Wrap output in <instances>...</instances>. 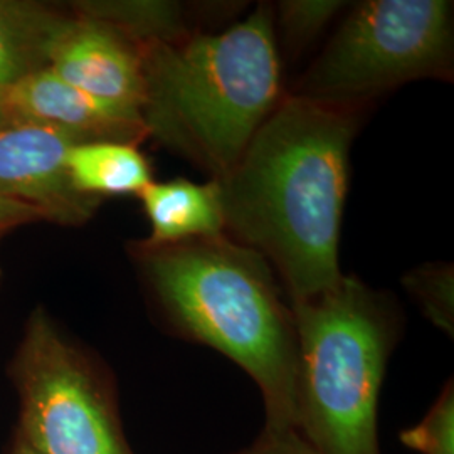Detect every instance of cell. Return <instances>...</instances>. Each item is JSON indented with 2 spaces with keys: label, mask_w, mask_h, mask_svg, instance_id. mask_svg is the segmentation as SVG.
<instances>
[{
  "label": "cell",
  "mask_w": 454,
  "mask_h": 454,
  "mask_svg": "<svg viewBox=\"0 0 454 454\" xmlns=\"http://www.w3.org/2000/svg\"><path fill=\"white\" fill-rule=\"evenodd\" d=\"M356 103L281 98L217 180L226 234L271 264L290 305L340 281L339 243Z\"/></svg>",
  "instance_id": "obj_1"
},
{
  "label": "cell",
  "mask_w": 454,
  "mask_h": 454,
  "mask_svg": "<svg viewBox=\"0 0 454 454\" xmlns=\"http://www.w3.org/2000/svg\"><path fill=\"white\" fill-rule=\"evenodd\" d=\"M133 253L168 322L251 375L266 427L296 429L294 315L264 256L227 234L165 246L138 241Z\"/></svg>",
  "instance_id": "obj_2"
},
{
  "label": "cell",
  "mask_w": 454,
  "mask_h": 454,
  "mask_svg": "<svg viewBox=\"0 0 454 454\" xmlns=\"http://www.w3.org/2000/svg\"><path fill=\"white\" fill-rule=\"evenodd\" d=\"M148 137L221 179L279 103L273 9L217 34L142 43Z\"/></svg>",
  "instance_id": "obj_3"
},
{
  "label": "cell",
  "mask_w": 454,
  "mask_h": 454,
  "mask_svg": "<svg viewBox=\"0 0 454 454\" xmlns=\"http://www.w3.org/2000/svg\"><path fill=\"white\" fill-rule=\"evenodd\" d=\"M298 337L296 429L322 454H380L377 406L395 322L356 276L290 305Z\"/></svg>",
  "instance_id": "obj_4"
},
{
  "label": "cell",
  "mask_w": 454,
  "mask_h": 454,
  "mask_svg": "<svg viewBox=\"0 0 454 454\" xmlns=\"http://www.w3.org/2000/svg\"><path fill=\"white\" fill-rule=\"evenodd\" d=\"M451 5L446 0L360 2L301 78L296 95L356 103L414 80H448Z\"/></svg>",
  "instance_id": "obj_5"
},
{
  "label": "cell",
  "mask_w": 454,
  "mask_h": 454,
  "mask_svg": "<svg viewBox=\"0 0 454 454\" xmlns=\"http://www.w3.org/2000/svg\"><path fill=\"white\" fill-rule=\"evenodd\" d=\"M24 442L39 454H131L108 389L48 313L27 320L14 360Z\"/></svg>",
  "instance_id": "obj_6"
},
{
  "label": "cell",
  "mask_w": 454,
  "mask_h": 454,
  "mask_svg": "<svg viewBox=\"0 0 454 454\" xmlns=\"http://www.w3.org/2000/svg\"><path fill=\"white\" fill-rule=\"evenodd\" d=\"M71 131L34 121L0 129V197L22 202L43 221L61 226L88 223L99 202L80 194L67 176L66 157L82 144Z\"/></svg>",
  "instance_id": "obj_7"
},
{
  "label": "cell",
  "mask_w": 454,
  "mask_h": 454,
  "mask_svg": "<svg viewBox=\"0 0 454 454\" xmlns=\"http://www.w3.org/2000/svg\"><path fill=\"white\" fill-rule=\"evenodd\" d=\"M48 67L84 93L142 114V43L112 24L74 9L49 49Z\"/></svg>",
  "instance_id": "obj_8"
},
{
  "label": "cell",
  "mask_w": 454,
  "mask_h": 454,
  "mask_svg": "<svg viewBox=\"0 0 454 454\" xmlns=\"http://www.w3.org/2000/svg\"><path fill=\"white\" fill-rule=\"evenodd\" d=\"M14 121H34L78 135L84 142L114 140L140 144L148 137L144 118L91 97L65 82L51 67L5 88Z\"/></svg>",
  "instance_id": "obj_9"
},
{
  "label": "cell",
  "mask_w": 454,
  "mask_h": 454,
  "mask_svg": "<svg viewBox=\"0 0 454 454\" xmlns=\"http://www.w3.org/2000/svg\"><path fill=\"white\" fill-rule=\"evenodd\" d=\"M138 197L150 223L145 244L165 246L226 234L217 180H153Z\"/></svg>",
  "instance_id": "obj_10"
},
{
  "label": "cell",
  "mask_w": 454,
  "mask_h": 454,
  "mask_svg": "<svg viewBox=\"0 0 454 454\" xmlns=\"http://www.w3.org/2000/svg\"><path fill=\"white\" fill-rule=\"evenodd\" d=\"M69 14L39 2L0 0V88L49 66V49Z\"/></svg>",
  "instance_id": "obj_11"
},
{
  "label": "cell",
  "mask_w": 454,
  "mask_h": 454,
  "mask_svg": "<svg viewBox=\"0 0 454 454\" xmlns=\"http://www.w3.org/2000/svg\"><path fill=\"white\" fill-rule=\"evenodd\" d=\"M66 170L73 187L86 197L138 195L153 182L152 167L137 144L98 140L71 146Z\"/></svg>",
  "instance_id": "obj_12"
},
{
  "label": "cell",
  "mask_w": 454,
  "mask_h": 454,
  "mask_svg": "<svg viewBox=\"0 0 454 454\" xmlns=\"http://www.w3.org/2000/svg\"><path fill=\"white\" fill-rule=\"evenodd\" d=\"M453 281V266L446 264H427L404 278L407 290L416 296L424 315L450 335L454 324Z\"/></svg>",
  "instance_id": "obj_13"
},
{
  "label": "cell",
  "mask_w": 454,
  "mask_h": 454,
  "mask_svg": "<svg viewBox=\"0 0 454 454\" xmlns=\"http://www.w3.org/2000/svg\"><path fill=\"white\" fill-rule=\"evenodd\" d=\"M401 442L421 454H454L453 382L446 384L418 426L401 433Z\"/></svg>",
  "instance_id": "obj_14"
},
{
  "label": "cell",
  "mask_w": 454,
  "mask_h": 454,
  "mask_svg": "<svg viewBox=\"0 0 454 454\" xmlns=\"http://www.w3.org/2000/svg\"><path fill=\"white\" fill-rule=\"evenodd\" d=\"M341 5L343 2L330 0L279 2L278 22L290 46H303L324 31L325 26L340 11Z\"/></svg>",
  "instance_id": "obj_15"
},
{
  "label": "cell",
  "mask_w": 454,
  "mask_h": 454,
  "mask_svg": "<svg viewBox=\"0 0 454 454\" xmlns=\"http://www.w3.org/2000/svg\"><path fill=\"white\" fill-rule=\"evenodd\" d=\"M238 454H322L298 429H262L258 439Z\"/></svg>",
  "instance_id": "obj_16"
},
{
  "label": "cell",
  "mask_w": 454,
  "mask_h": 454,
  "mask_svg": "<svg viewBox=\"0 0 454 454\" xmlns=\"http://www.w3.org/2000/svg\"><path fill=\"white\" fill-rule=\"evenodd\" d=\"M43 221L41 214L17 200L0 197V238L17 227Z\"/></svg>",
  "instance_id": "obj_17"
},
{
  "label": "cell",
  "mask_w": 454,
  "mask_h": 454,
  "mask_svg": "<svg viewBox=\"0 0 454 454\" xmlns=\"http://www.w3.org/2000/svg\"><path fill=\"white\" fill-rule=\"evenodd\" d=\"M12 121H14V116H12V112H11L9 103H7L5 88H0V129L12 123Z\"/></svg>",
  "instance_id": "obj_18"
},
{
  "label": "cell",
  "mask_w": 454,
  "mask_h": 454,
  "mask_svg": "<svg viewBox=\"0 0 454 454\" xmlns=\"http://www.w3.org/2000/svg\"><path fill=\"white\" fill-rule=\"evenodd\" d=\"M14 454H39L37 451H34L33 448H29L24 441L17 446L16 451H14Z\"/></svg>",
  "instance_id": "obj_19"
},
{
  "label": "cell",
  "mask_w": 454,
  "mask_h": 454,
  "mask_svg": "<svg viewBox=\"0 0 454 454\" xmlns=\"http://www.w3.org/2000/svg\"><path fill=\"white\" fill-rule=\"evenodd\" d=\"M0 275H2V271H0Z\"/></svg>",
  "instance_id": "obj_20"
}]
</instances>
